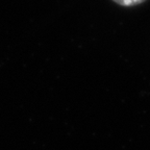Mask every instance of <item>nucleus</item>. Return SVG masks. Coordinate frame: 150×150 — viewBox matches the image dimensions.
<instances>
[{
    "instance_id": "f257e3e1",
    "label": "nucleus",
    "mask_w": 150,
    "mask_h": 150,
    "mask_svg": "<svg viewBox=\"0 0 150 150\" xmlns=\"http://www.w3.org/2000/svg\"><path fill=\"white\" fill-rule=\"evenodd\" d=\"M114 2H116L117 4L122 5V6H136V5H139L141 3L145 2L146 0H112Z\"/></svg>"
}]
</instances>
